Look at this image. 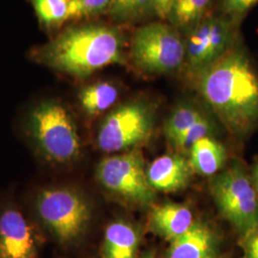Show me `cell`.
<instances>
[{
    "label": "cell",
    "mask_w": 258,
    "mask_h": 258,
    "mask_svg": "<svg viewBox=\"0 0 258 258\" xmlns=\"http://www.w3.org/2000/svg\"><path fill=\"white\" fill-rule=\"evenodd\" d=\"M149 221L152 231L171 242L189 230L194 214L184 205L166 203L152 209Z\"/></svg>",
    "instance_id": "cell-13"
},
{
    "label": "cell",
    "mask_w": 258,
    "mask_h": 258,
    "mask_svg": "<svg viewBox=\"0 0 258 258\" xmlns=\"http://www.w3.org/2000/svg\"><path fill=\"white\" fill-rule=\"evenodd\" d=\"M130 53L139 69L151 74H165L184 62L185 46L172 28L151 23L136 31Z\"/></svg>",
    "instance_id": "cell-7"
},
{
    "label": "cell",
    "mask_w": 258,
    "mask_h": 258,
    "mask_svg": "<svg viewBox=\"0 0 258 258\" xmlns=\"http://www.w3.org/2000/svg\"><path fill=\"white\" fill-rule=\"evenodd\" d=\"M37 220L60 245L81 239L91 220L90 207L82 194L68 186H47L34 200Z\"/></svg>",
    "instance_id": "cell-4"
},
{
    "label": "cell",
    "mask_w": 258,
    "mask_h": 258,
    "mask_svg": "<svg viewBox=\"0 0 258 258\" xmlns=\"http://www.w3.org/2000/svg\"><path fill=\"white\" fill-rule=\"evenodd\" d=\"M211 0H174L168 19L179 28L195 27L207 12Z\"/></svg>",
    "instance_id": "cell-17"
},
{
    "label": "cell",
    "mask_w": 258,
    "mask_h": 258,
    "mask_svg": "<svg viewBox=\"0 0 258 258\" xmlns=\"http://www.w3.org/2000/svg\"><path fill=\"white\" fill-rule=\"evenodd\" d=\"M206 116L203 112L191 105H182L177 107L165 124V134L167 140L171 143L184 130L190 127L196 121Z\"/></svg>",
    "instance_id": "cell-18"
},
{
    "label": "cell",
    "mask_w": 258,
    "mask_h": 258,
    "mask_svg": "<svg viewBox=\"0 0 258 258\" xmlns=\"http://www.w3.org/2000/svg\"><path fill=\"white\" fill-rule=\"evenodd\" d=\"M226 160L225 147L211 137H206L191 146L188 162L191 169L198 174L212 176L221 170Z\"/></svg>",
    "instance_id": "cell-15"
},
{
    "label": "cell",
    "mask_w": 258,
    "mask_h": 258,
    "mask_svg": "<svg viewBox=\"0 0 258 258\" xmlns=\"http://www.w3.org/2000/svg\"><path fill=\"white\" fill-rule=\"evenodd\" d=\"M119 97L117 87L109 83H98L89 85L79 95L83 110L90 116H96L107 110Z\"/></svg>",
    "instance_id": "cell-16"
},
{
    "label": "cell",
    "mask_w": 258,
    "mask_h": 258,
    "mask_svg": "<svg viewBox=\"0 0 258 258\" xmlns=\"http://www.w3.org/2000/svg\"><path fill=\"white\" fill-rule=\"evenodd\" d=\"M166 258H217V240L212 229L202 222L171 241Z\"/></svg>",
    "instance_id": "cell-12"
},
{
    "label": "cell",
    "mask_w": 258,
    "mask_h": 258,
    "mask_svg": "<svg viewBox=\"0 0 258 258\" xmlns=\"http://www.w3.org/2000/svg\"><path fill=\"white\" fill-rule=\"evenodd\" d=\"M213 131V122L207 116H204L202 119L196 121L190 127L184 130L172 144L179 149L190 148L197 141L206 137H211Z\"/></svg>",
    "instance_id": "cell-21"
},
{
    "label": "cell",
    "mask_w": 258,
    "mask_h": 258,
    "mask_svg": "<svg viewBox=\"0 0 258 258\" xmlns=\"http://www.w3.org/2000/svg\"><path fill=\"white\" fill-rule=\"evenodd\" d=\"M244 258H258V229L244 238Z\"/></svg>",
    "instance_id": "cell-24"
},
{
    "label": "cell",
    "mask_w": 258,
    "mask_h": 258,
    "mask_svg": "<svg viewBox=\"0 0 258 258\" xmlns=\"http://www.w3.org/2000/svg\"><path fill=\"white\" fill-rule=\"evenodd\" d=\"M211 192L219 212L243 239L258 229V194L239 165L215 174Z\"/></svg>",
    "instance_id": "cell-5"
},
{
    "label": "cell",
    "mask_w": 258,
    "mask_h": 258,
    "mask_svg": "<svg viewBox=\"0 0 258 258\" xmlns=\"http://www.w3.org/2000/svg\"><path fill=\"white\" fill-rule=\"evenodd\" d=\"M112 0H70L68 9L69 19L92 18L109 11Z\"/></svg>",
    "instance_id": "cell-22"
},
{
    "label": "cell",
    "mask_w": 258,
    "mask_h": 258,
    "mask_svg": "<svg viewBox=\"0 0 258 258\" xmlns=\"http://www.w3.org/2000/svg\"><path fill=\"white\" fill-rule=\"evenodd\" d=\"M174 0H152L153 11L161 19H168Z\"/></svg>",
    "instance_id": "cell-25"
},
{
    "label": "cell",
    "mask_w": 258,
    "mask_h": 258,
    "mask_svg": "<svg viewBox=\"0 0 258 258\" xmlns=\"http://www.w3.org/2000/svg\"><path fill=\"white\" fill-rule=\"evenodd\" d=\"M37 18L48 28L57 27L68 20L70 0H31Z\"/></svg>",
    "instance_id": "cell-19"
},
{
    "label": "cell",
    "mask_w": 258,
    "mask_h": 258,
    "mask_svg": "<svg viewBox=\"0 0 258 258\" xmlns=\"http://www.w3.org/2000/svg\"><path fill=\"white\" fill-rule=\"evenodd\" d=\"M140 234L133 225L115 221L107 226L102 243V258H137Z\"/></svg>",
    "instance_id": "cell-14"
},
{
    "label": "cell",
    "mask_w": 258,
    "mask_h": 258,
    "mask_svg": "<svg viewBox=\"0 0 258 258\" xmlns=\"http://www.w3.org/2000/svg\"><path fill=\"white\" fill-rule=\"evenodd\" d=\"M150 10H153L152 0H112L109 12L115 19H131Z\"/></svg>",
    "instance_id": "cell-20"
},
{
    "label": "cell",
    "mask_w": 258,
    "mask_h": 258,
    "mask_svg": "<svg viewBox=\"0 0 258 258\" xmlns=\"http://www.w3.org/2000/svg\"><path fill=\"white\" fill-rule=\"evenodd\" d=\"M29 136L39 154L53 165H65L81 154V138L70 113L55 101L42 102L31 111Z\"/></svg>",
    "instance_id": "cell-3"
},
{
    "label": "cell",
    "mask_w": 258,
    "mask_h": 258,
    "mask_svg": "<svg viewBox=\"0 0 258 258\" xmlns=\"http://www.w3.org/2000/svg\"><path fill=\"white\" fill-rule=\"evenodd\" d=\"M96 177L106 192L123 202L148 206L156 198L139 149L106 157L97 167Z\"/></svg>",
    "instance_id": "cell-6"
},
{
    "label": "cell",
    "mask_w": 258,
    "mask_h": 258,
    "mask_svg": "<svg viewBox=\"0 0 258 258\" xmlns=\"http://www.w3.org/2000/svg\"><path fill=\"white\" fill-rule=\"evenodd\" d=\"M258 5V0H223L226 17L239 25L249 11Z\"/></svg>",
    "instance_id": "cell-23"
},
{
    "label": "cell",
    "mask_w": 258,
    "mask_h": 258,
    "mask_svg": "<svg viewBox=\"0 0 258 258\" xmlns=\"http://www.w3.org/2000/svg\"><path fill=\"white\" fill-rule=\"evenodd\" d=\"M38 61L58 72L84 79L124 61L123 39L115 28L89 24L67 29L37 50Z\"/></svg>",
    "instance_id": "cell-2"
},
{
    "label": "cell",
    "mask_w": 258,
    "mask_h": 258,
    "mask_svg": "<svg viewBox=\"0 0 258 258\" xmlns=\"http://www.w3.org/2000/svg\"><path fill=\"white\" fill-rule=\"evenodd\" d=\"M254 182H255V185H256V188H257L258 190V164L256 167H255V169H254Z\"/></svg>",
    "instance_id": "cell-26"
},
{
    "label": "cell",
    "mask_w": 258,
    "mask_h": 258,
    "mask_svg": "<svg viewBox=\"0 0 258 258\" xmlns=\"http://www.w3.org/2000/svg\"><path fill=\"white\" fill-rule=\"evenodd\" d=\"M191 170L189 162L184 157L166 154L151 163L147 174L148 182L155 191L175 192L188 184Z\"/></svg>",
    "instance_id": "cell-11"
},
{
    "label": "cell",
    "mask_w": 258,
    "mask_h": 258,
    "mask_svg": "<svg viewBox=\"0 0 258 258\" xmlns=\"http://www.w3.org/2000/svg\"><path fill=\"white\" fill-rule=\"evenodd\" d=\"M44 237L15 207L0 212V258H38Z\"/></svg>",
    "instance_id": "cell-10"
},
{
    "label": "cell",
    "mask_w": 258,
    "mask_h": 258,
    "mask_svg": "<svg viewBox=\"0 0 258 258\" xmlns=\"http://www.w3.org/2000/svg\"><path fill=\"white\" fill-rule=\"evenodd\" d=\"M143 258H154V256L152 254H148V255H145Z\"/></svg>",
    "instance_id": "cell-27"
},
{
    "label": "cell",
    "mask_w": 258,
    "mask_h": 258,
    "mask_svg": "<svg viewBox=\"0 0 258 258\" xmlns=\"http://www.w3.org/2000/svg\"><path fill=\"white\" fill-rule=\"evenodd\" d=\"M199 91L224 125L245 136L258 127V71L238 42L199 72Z\"/></svg>",
    "instance_id": "cell-1"
},
{
    "label": "cell",
    "mask_w": 258,
    "mask_h": 258,
    "mask_svg": "<svg viewBox=\"0 0 258 258\" xmlns=\"http://www.w3.org/2000/svg\"><path fill=\"white\" fill-rule=\"evenodd\" d=\"M154 117L142 102H129L112 111L102 121L97 142L104 152L113 153L137 147L151 136Z\"/></svg>",
    "instance_id": "cell-8"
},
{
    "label": "cell",
    "mask_w": 258,
    "mask_h": 258,
    "mask_svg": "<svg viewBox=\"0 0 258 258\" xmlns=\"http://www.w3.org/2000/svg\"><path fill=\"white\" fill-rule=\"evenodd\" d=\"M238 27L226 16L201 20L184 44V60L190 68L202 71L239 42Z\"/></svg>",
    "instance_id": "cell-9"
}]
</instances>
